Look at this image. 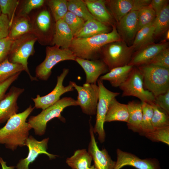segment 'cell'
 Segmentation results:
<instances>
[{
	"instance_id": "9",
	"label": "cell",
	"mask_w": 169,
	"mask_h": 169,
	"mask_svg": "<svg viewBox=\"0 0 169 169\" xmlns=\"http://www.w3.org/2000/svg\"><path fill=\"white\" fill-rule=\"evenodd\" d=\"M99 88V96L96 111V120L93 127L94 133L98 135V139L101 143L105 140V133L104 125L105 116L111 100L120 94L118 92H113L107 89L104 85L103 81L97 80Z\"/></svg>"
},
{
	"instance_id": "35",
	"label": "cell",
	"mask_w": 169,
	"mask_h": 169,
	"mask_svg": "<svg viewBox=\"0 0 169 169\" xmlns=\"http://www.w3.org/2000/svg\"><path fill=\"white\" fill-rule=\"evenodd\" d=\"M156 18L155 11L149 5L139 10L137 12L138 30L153 23Z\"/></svg>"
},
{
	"instance_id": "24",
	"label": "cell",
	"mask_w": 169,
	"mask_h": 169,
	"mask_svg": "<svg viewBox=\"0 0 169 169\" xmlns=\"http://www.w3.org/2000/svg\"><path fill=\"white\" fill-rule=\"evenodd\" d=\"M129 112L127 104L121 103L113 98L110 101L105 116V122L118 121L127 122Z\"/></svg>"
},
{
	"instance_id": "28",
	"label": "cell",
	"mask_w": 169,
	"mask_h": 169,
	"mask_svg": "<svg viewBox=\"0 0 169 169\" xmlns=\"http://www.w3.org/2000/svg\"><path fill=\"white\" fill-rule=\"evenodd\" d=\"M154 38H160L169 30V6L166 5L156 17L154 21Z\"/></svg>"
},
{
	"instance_id": "3",
	"label": "cell",
	"mask_w": 169,
	"mask_h": 169,
	"mask_svg": "<svg viewBox=\"0 0 169 169\" xmlns=\"http://www.w3.org/2000/svg\"><path fill=\"white\" fill-rule=\"evenodd\" d=\"M78 105L76 100L70 97H64L57 102L43 110L36 116H30L28 123L31 128L34 129L36 135L42 136L45 132L48 122L55 118H58L63 122L65 118L61 115L63 110L70 106Z\"/></svg>"
},
{
	"instance_id": "36",
	"label": "cell",
	"mask_w": 169,
	"mask_h": 169,
	"mask_svg": "<svg viewBox=\"0 0 169 169\" xmlns=\"http://www.w3.org/2000/svg\"><path fill=\"white\" fill-rule=\"evenodd\" d=\"M153 142H161L169 145V126L156 128L144 136Z\"/></svg>"
},
{
	"instance_id": "40",
	"label": "cell",
	"mask_w": 169,
	"mask_h": 169,
	"mask_svg": "<svg viewBox=\"0 0 169 169\" xmlns=\"http://www.w3.org/2000/svg\"><path fill=\"white\" fill-rule=\"evenodd\" d=\"M50 16L47 10H44L38 15L36 23L39 30L43 32H46L49 29L50 24Z\"/></svg>"
},
{
	"instance_id": "45",
	"label": "cell",
	"mask_w": 169,
	"mask_h": 169,
	"mask_svg": "<svg viewBox=\"0 0 169 169\" xmlns=\"http://www.w3.org/2000/svg\"><path fill=\"white\" fill-rule=\"evenodd\" d=\"M20 73H18L0 83V101L4 97L9 86L18 79Z\"/></svg>"
},
{
	"instance_id": "5",
	"label": "cell",
	"mask_w": 169,
	"mask_h": 169,
	"mask_svg": "<svg viewBox=\"0 0 169 169\" xmlns=\"http://www.w3.org/2000/svg\"><path fill=\"white\" fill-rule=\"evenodd\" d=\"M134 51L131 45L128 46L121 40L103 46L100 51V57L110 71L116 67L128 65Z\"/></svg>"
},
{
	"instance_id": "20",
	"label": "cell",
	"mask_w": 169,
	"mask_h": 169,
	"mask_svg": "<svg viewBox=\"0 0 169 169\" xmlns=\"http://www.w3.org/2000/svg\"><path fill=\"white\" fill-rule=\"evenodd\" d=\"M84 1L95 19L107 25H115V20L106 7L105 0Z\"/></svg>"
},
{
	"instance_id": "33",
	"label": "cell",
	"mask_w": 169,
	"mask_h": 169,
	"mask_svg": "<svg viewBox=\"0 0 169 169\" xmlns=\"http://www.w3.org/2000/svg\"><path fill=\"white\" fill-rule=\"evenodd\" d=\"M153 109L152 124L154 129L169 126V114L154 103L151 104Z\"/></svg>"
},
{
	"instance_id": "7",
	"label": "cell",
	"mask_w": 169,
	"mask_h": 169,
	"mask_svg": "<svg viewBox=\"0 0 169 169\" xmlns=\"http://www.w3.org/2000/svg\"><path fill=\"white\" fill-rule=\"evenodd\" d=\"M44 61L36 69V78L47 80L51 74V69L59 62L66 60L75 61L76 57L69 49H60L59 46H48Z\"/></svg>"
},
{
	"instance_id": "17",
	"label": "cell",
	"mask_w": 169,
	"mask_h": 169,
	"mask_svg": "<svg viewBox=\"0 0 169 169\" xmlns=\"http://www.w3.org/2000/svg\"><path fill=\"white\" fill-rule=\"evenodd\" d=\"M138 11H131L124 16L115 25L121 39L126 44L133 42L138 30Z\"/></svg>"
},
{
	"instance_id": "27",
	"label": "cell",
	"mask_w": 169,
	"mask_h": 169,
	"mask_svg": "<svg viewBox=\"0 0 169 169\" xmlns=\"http://www.w3.org/2000/svg\"><path fill=\"white\" fill-rule=\"evenodd\" d=\"M92 158L85 149L75 151L66 160V163L72 169H88L91 166Z\"/></svg>"
},
{
	"instance_id": "34",
	"label": "cell",
	"mask_w": 169,
	"mask_h": 169,
	"mask_svg": "<svg viewBox=\"0 0 169 169\" xmlns=\"http://www.w3.org/2000/svg\"><path fill=\"white\" fill-rule=\"evenodd\" d=\"M47 4L56 22L62 19L68 11L67 0H50Z\"/></svg>"
},
{
	"instance_id": "32",
	"label": "cell",
	"mask_w": 169,
	"mask_h": 169,
	"mask_svg": "<svg viewBox=\"0 0 169 169\" xmlns=\"http://www.w3.org/2000/svg\"><path fill=\"white\" fill-rule=\"evenodd\" d=\"M142 117L141 125V131L139 134L144 136L146 133L150 132L155 129L152 124V119L153 109L151 105L144 102H141Z\"/></svg>"
},
{
	"instance_id": "41",
	"label": "cell",
	"mask_w": 169,
	"mask_h": 169,
	"mask_svg": "<svg viewBox=\"0 0 169 169\" xmlns=\"http://www.w3.org/2000/svg\"><path fill=\"white\" fill-rule=\"evenodd\" d=\"M13 40L8 36L0 40V64L9 54Z\"/></svg>"
},
{
	"instance_id": "50",
	"label": "cell",
	"mask_w": 169,
	"mask_h": 169,
	"mask_svg": "<svg viewBox=\"0 0 169 169\" xmlns=\"http://www.w3.org/2000/svg\"><path fill=\"white\" fill-rule=\"evenodd\" d=\"M1 14V10H0V15Z\"/></svg>"
},
{
	"instance_id": "6",
	"label": "cell",
	"mask_w": 169,
	"mask_h": 169,
	"mask_svg": "<svg viewBox=\"0 0 169 169\" xmlns=\"http://www.w3.org/2000/svg\"><path fill=\"white\" fill-rule=\"evenodd\" d=\"M37 37L32 33L23 35L14 40L8 60L12 63L21 64L32 81L37 80L30 74L28 67V59L34 52V45Z\"/></svg>"
},
{
	"instance_id": "16",
	"label": "cell",
	"mask_w": 169,
	"mask_h": 169,
	"mask_svg": "<svg viewBox=\"0 0 169 169\" xmlns=\"http://www.w3.org/2000/svg\"><path fill=\"white\" fill-rule=\"evenodd\" d=\"M24 90L23 88L13 86L0 101V123L17 113L18 108L17 100Z\"/></svg>"
},
{
	"instance_id": "14",
	"label": "cell",
	"mask_w": 169,
	"mask_h": 169,
	"mask_svg": "<svg viewBox=\"0 0 169 169\" xmlns=\"http://www.w3.org/2000/svg\"><path fill=\"white\" fill-rule=\"evenodd\" d=\"M106 7L116 23L131 11H138L147 6L146 0H107Z\"/></svg>"
},
{
	"instance_id": "11",
	"label": "cell",
	"mask_w": 169,
	"mask_h": 169,
	"mask_svg": "<svg viewBox=\"0 0 169 169\" xmlns=\"http://www.w3.org/2000/svg\"><path fill=\"white\" fill-rule=\"evenodd\" d=\"M69 71L68 69H63L60 75L57 76L56 84L51 92L44 96H40L38 95L36 98L32 99L35 107L44 110L57 102L64 94L74 90L73 87L70 82L67 86H64L63 85L64 80Z\"/></svg>"
},
{
	"instance_id": "44",
	"label": "cell",
	"mask_w": 169,
	"mask_h": 169,
	"mask_svg": "<svg viewBox=\"0 0 169 169\" xmlns=\"http://www.w3.org/2000/svg\"><path fill=\"white\" fill-rule=\"evenodd\" d=\"M44 0H28L26 1L22 10V13L24 15L28 14L32 10L39 8L44 4Z\"/></svg>"
},
{
	"instance_id": "39",
	"label": "cell",
	"mask_w": 169,
	"mask_h": 169,
	"mask_svg": "<svg viewBox=\"0 0 169 169\" xmlns=\"http://www.w3.org/2000/svg\"><path fill=\"white\" fill-rule=\"evenodd\" d=\"M18 2L16 0H0L1 13L7 15L10 22Z\"/></svg>"
},
{
	"instance_id": "8",
	"label": "cell",
	"mask_w": 169,
	"mask_h": 169,
	"mask_svg": "<svg viewBox=\"0 0 169 169\" xmlns=\"http://www.w3.org/2000/svg\"><path fill=\"white\" fill-rule=\"evenodd\" d=\"M122 91V96H133L141 102L152 104L155 97L144 88L142 75L137 67H134L125 81L119 87Z\"/></svg>"
},
{
	"instance_id": "18",
	"label": "cell",
	"mask_w": 169,
	"mask_h": 169,
	"mask_svg": "<svg viewBox=\"0 0 169 169\" xmlns=\"http://www.w3.org/2000/svg\"><path fill=\"white\" fill-rule=\"evenodd\" d=\"M169 42L153 44L146 46L133 53L128 65L138 67L146 64L157 54L169 47Z\"/></svg>"
},
{
	"instance_id": "46",
	"label": "cell",
	"mask_w": 169,
	"mask_h": 169,
	"mask_svg": "<svg viewBox=\"0 0 169 169\" xmlns=\"http://www.w3.org/2000/svg\"><path fill=\"white\" fill-rule=\"evenodd\" d=\"M167 0H151L149 6L155 11L156 17L168 4Z\"/></svg>"
},
{
	"instance_id": "47",
	"label": "cell",
	"mask_w": 169,
	"mask_h": 169,
	"mask_svg": "<svg viewBox=\"0 0 169 169\" xmlns=\"http://www.w3.org/2000/svg\"><path fill=\"white\" fill-rule=\"evenodd\" d=\"M0 164L2 166V169H14V166H8L6 162L4 161L3 158L0 157Z\"/></svg>"
},
{
	"instance_id": "10",
	"label": "cell",
	"mask_w": 169,
	"mask_h": 169,
	"mask_svg": "<svg viewBox=\"0 0 169 169\" xmlns=\"http://www.w3.org/2000/svg\"><path fill=\"white\" fill-rule=\"evenodd\" d=\"M74 89L78 92L76 100L83 113L89 115L96 114L99 96V88L96 84L84 83L82 86L70 81Z\"/></svg>"
},
{
	"instance_id": "22",
	"label": "cell",
	"mask_w": 169,
	"mask_h": 169,
	"mask_svg": "<svg viewBox=\"0 0 169 169\" xmlns=\"http://www.w3.org/2000/svg\"><path fill=\"white\" fill-rule=\"evenodd\" d=\"M107 25L94 19L86 21L82 28L74 36V38H86L96 35L108 33L110 31Z\"/></svg>"
},
{
	"instance_id": "13",
	"label": "cell",
	"mask_w": 169,
	"mask_h": 169,
	"mask_svg": "<svg viewBox=\"0 0 169 169\" xmlns=\"http://www.w3.org/2000/svg\"><path fill=\"white\" fill-rule=\"evenodd\" d=\"M49 138H46L39 141L32 136L28 137L25 142V145L28 149L27 156L20 160L16 167L17 169H29V166L32 163L39 155L44 154L47 155L50 159H54L57 156L51 154L47 151Z\"/></svg>"
},
{
	"instance_id": "30",
	"label": "cell",
	"mask_w": 169,
	"mask_h": 169,
	"mask_svg": "<svg viewBox=\"0 0 169 169\" xmlns=\"http://www.w3.org/2000/svg\"><path fill=\"white\" fill-rule=\"evenodd\" d=\"M67 1L68 11L82 19L84 21H86L89 19H95L89 11L84 1L82 0Z\"/></svg>"
},
{
	"instance_id": "25",
	"label": "cell",
	"mask_w": 169,
	"mask_h": 169,
	"mask_svg": "<svg viewBox=\"0 0 169 169\" xmlns=\"http://www.w3.org/2000/svg\"><path fill=\"white\" fill-rule=\"evenodd\" d=\"M133 67L127 65L114 68L101 76L99 79L108 81L112 87H119L127 79Z\"/></svg>"
},
{
	"instance_id": "48",
	"label": "cell",
	"mask_w": 169,
	"mask_h": 169,
	"mask_svg": "<svg viewBox=\"0 0 169 169\" xmlns=\"http://www.w3.org/2000/svg\"><path fill=\"white\" fill-rule=\"evenodd\" d=\"M164 35L165 36L164 42H166L165 41H168L169 39V29L166 32Z\"/></svg>"
},
{
	"instance_id": "43",
	"label": "cell",
	"mask_w": 169,
	"mask_h": 169,
	"mask_svg": "<svg viewBox=\"0 0 169 169\" xmlns=\"http://www.w3.org/2000/svg\"><path fill=\"white\" fill-rule=\"evenodd\" d=\"M10 26L8 16L1 13L0 15V40L8 36Z\"/></svg>"
},
{
	"instance_id": "2",
	"label": "cell",
	"mask_w": 169,
	"mask_h": 169,
	"mask_svg": "<svg viewBox=\"0 0 169 169\" xmlns=\"http://www.w3.org/2000/svg\"><path fill=\"white\" fill-rule=\"evenodd\" d=\"M121 40L115 25L107 33L86 38H74L69 49L76 57L89 60L98 59L103 46Z\"/></svg>"
},
{
	"instance_id": "29",
	"label": "cell",
	"mask_w": 169,
	"mask_h": 169,
	"mask_svg": "<svg viewBox=\"0 0 169 169\" xmlns=\"http://www.w3.org/2000/svg\"><path fill=\"white\" fill-rule=\"evenodd\" d=\"M31 33V27L28 19L24 15L13 23L8 37L14 40L26 34Z\"/></svg>"
},
{
	"instance_id": "1",
	"label": "cell",
	"mask_w": 169,
	"mask_h": 169,
	"mask_svg": "<svg viewBox=\"0 0 169 169\" xmlns=\"http://www.w3.org/2000/svg\"><path fill=\"white\" fill-rule=\"evenodd\" d=\"M34 109L30 105L23 111L14 114L7 120L5 126L0 128V144H4L12 150L18 146L25 145L29 131L32 129L26 121Z\"/></svg>"
},
{
	"instance_id": "19",
	"label": "cell",
	"mask_w": 169,
	"mask_h": 169,
	"mask_svg": "<svg viewBox=\"0 0 169 169\" xmlns=\"http://www.w3.org/2000/svg\"><path fill=\"white\" fill-rule=\"evenodd\" d=\"M75 61L81 66L85 72L86 83L96 84L100 75L109 71L101 59L89 60L76 57Z\"/></svg>"
},
{
	"instance_id": "4",
	"label": "cell",
	"mask_w": 169,
	"mask_h": 169,
	"mask_svg": "<svg viewBox=\"0 0 169 169\" xmlns=\"http://www.w3.org/2000/svg\"><path fill=\"white\" fill-rule=\"evenodd\" d=\"M143 78L145 89L154 97L169 90V69L151 65L137 67Z\"/></svg>"
},
{
	"instance_id": "49",
	"label": "cell",
	"mask_w": 169,
	"mask_h": 169,
	"mask_svg": "<svg viewBox=\"0 0 169 169\" xmlns=\"http://www.w3.org/2000/svg\"><path fill=\"white\" fill-rule=\"evenodd\" d=\"M88 169H96L94 165L91 166Z\"/></svg>"
},
{
	"instance_id": "26",
	"label": "cell",
	"mask_w": 169,
	"mask_h": 169,
	"mask_svg": "<svg viewBox=\"0 0 169 169\" xmlns=\"http://www.w3.org/2000/svg\"><path fill=\"white\" fill-rule=\"evenodd\" d=\"M154 22L139 30L131 45L134 51L154 44Z\"/></svg>"
},
{
	"instance_id": "23",
	"label": "cell",
	"mask_w": 169,
	"mask_h": 169,
	"mask_svg": "<svg viewBox=\"0 0 169 169\" xmlns=\"http://www.w3.org/2000/svg\"><path fill=\"white\" fill-rule=\"evenodd\" d=\"M129 112V118L127 125L128 128L134 132L140 134L142 117L141 102L132 100L127 104Z\"/></svg>"
},
{
	"instance_id": "21",
	"label": "cell",
	"mask_w": 169,
	"mask_h": 169,
	"mask_svg": "<svg viewBox=\"0 0 169 169\" xmlns=\"http://www.w3.org/2000/svg\"><path fill=\"white\" fill-rule=\"evenodd\" d=\"M74 38L71 30L62 19L56 22L52 45L61 47L63 49H69Z\"/></svg>"
},
{
	"instance_id": "38",
	"label": "cell",
	"mask_w": 169,
	"mask_h": 169,
	"mask_svg": "<svg viewBox=\"0 0 169 169\" xmlns=\"http://www.w3.org/2000/svg\"><path fill=\"white\" fill-rule=\"evenodd\" d=\"M146 64L153 65L169 69V47L160 52Z\"/></svg>"
},
{
	"instance_id": "12",
	"label": "cell",
	"mask_w": 169,
	"mask_h": 169,
	"mask_svg": "<svg viewBox=\"0 0 169 169\" xmlns=\"http://www.w3.org/2000/svg\"><path fill=\"white\" fill-rule=\"evenodd\" d=\"M117 161L114 169H120L129 166L137 169H161L158 160L155 158L141 159L130 152L120 149L116 150Z\"/></svg>"
},
{
	"instance_id": "15",
	"label": "cell",
	"mask_w": 169,
	"mask_h": 169,
	"mask_svg": "<svg viewBox=\"0 0 169 169\" xmlns=\"http://www.w3.org/2000/svg\"><path fill=\"white\" fill-rule=\"evenodd\" d=\"M90 140L88 152L93 160L96 169H114L115 161H113L105 148L100 150L97 144L93 131V127L90 124Z\"/></svg>"
},
{
	"instance_id": "42",
	"label": "cell",
	"mask_w": 169,
	"mask_h": 169,
	"mask_svg": "<svg viewBox=\"0 0 169 169\" xmlns=\"http://www.w3.org/2000/svg\"><path fill=\"white\" fill-rule=\"evenodd\" d=\"M154 103L169 114V90L155 97Z\"/></svg>"
},
{
	"instance_id": "37",
	"label": "cell",
	"mask_w": 169,
	"mask_h": 169,
	"mask_svg": "<svg viewBox=\"0 0 169 169\" xmlns=\"http://www.w3.org/2000/svg\"><path fill=\"white\" fill-rule=\"evenodd\" d=\"M62 19L66 23L74 36L83 27L85 21L68 11Z\"/></svg>"
},
{
	"instance_id": "31",
	"label": "cell",
	"mask_w": 169,
	"mask_h": 169,
	"mask_svg": "<svg viewBox=\"0 0 169 169\" xmlns=\"http://www.w3.org/2000/svg\"><path fill=\"white\" fill-rule=\"evenodd\" d=\"M24 70L21 64L11 63L7 58L0 64V83Z\"/></svg>"
}]
</instances>
